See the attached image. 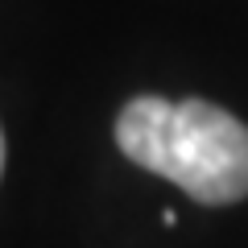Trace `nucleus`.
Masks as SVG:
<instances>
[{
  "label": "nucleus",
  "mask_w": 248,
  "mask_h": 248,
  "mask_svg": "<svg viewBox=\"0 0 248 248\" xmlns=\"http://www.w3.org/2000/svg\"><path fill=\"white\" fill-rule=\"evenodd\" d=\"M116 145L199 203L223 207L248 195V124L207 99H128L116 116Z\"/></svg>",
  "instance_id": "f257e3e1"
},
{
  "label": "nucleus",
  "mask_w": 248,
  "mask_h": 248,
  "mask_svg": "<svg viewBox=\"0 0 248 248\" xmlns=\"http://www.w3.org/2000/svg\"><path fill=\"white\" fill-rule=\"evenodd\" d=\"M0 174H4V137H0Z\"/></svg>",
  "instance_id": "f03ea898"
}]
</instances>
